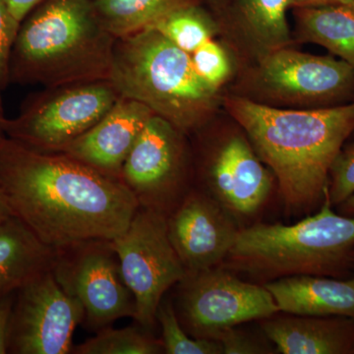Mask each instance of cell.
Wrapping results in <instances>:
<instances>
[{"instance_id":"obj_1","label":"cell","mask_w":354,"mask_h":354,"mask_svg":"<svg viewBox=\"0 0 354 354\" xmlns=\"http://www.w3.org/2000/svg\"><path fill=\"white\" fill-rule=\"evenodd\" d=\"M0 187L12 215L44 243L62 249L113 241L139 208L120 179L60 152L0 137Z\"/></svg>"},{"instance_id":"obj_27","label":"cell","mask_w":354,"mask_h":354,"mask_svg":"<svg viewBox=\"0 0 354 354\" xmlns=\"http://www.w3.org/2000/svg\"><path fill=\"white\" fill-rule=\"evenodd\" d=\"M4 0H0V97L10 84V57L18 31Z\"/></svg>"},{"instance_id":"obj_9","label":"cell","mask_w":354,"mask_h":354,"mask_svg":"<svg viewBox=\"0 0 354 354\" xmlns=\"http://www.w3.org/2000/svg\"><path fill=\"white\" fill-rule=\"evenodd\" d=\"M186 137L155 114L147 122L120 174L139 207L169 216L189 192L192 157Z\"/></svg>"},{"instance_id":"obj_35","label":"cell","mask_w":354,"mask_h":354,"mask_svg":"<svg viewBox=\"0 0 354 354\" xmlns=\"http://www.w3.org/2000/svg\"><path fill=\"white\" fill-rule=\"evenodd\" d=\"M200 1H202V0H200ZM203 1L209 2L212 6H220L225 4V2H227V0H203Z\"/></svg>"},{"instance_id":"obj_5","label":"cell","mask_w":354,"mask_h":354,"mask_svg":"<svg viewBox=\"0 0 354 354\" xmlns=\"http://www.w3.org/2000/svg\"><path fill=\"white\" fill-rule=\"evenodd\" d=\"M227 258L234 269L265 278L344 279L354 269V216L335 213L325 191L318 213L299 223H258L239 230Z\"/></svg>"},{"instance_id":"obj_20","label":"cell","mask_w":354,"mask_h":354,"mask_svg":"<svg viewBox=\"0 0 354 354\" xmlns=\"http://www.w3.org/2000/svg\"><path fill=\"white\" fill-rule=\"evenodd\" d=\"M295 37L319 44L354 68V2L295 8Z\"/></svg>"},{"instance_id":"obj_21","label":"cell","mask_w":354,"mask_h":354,"mask_svg":"<svg viewBox=\"0 0 354 354\" xmlns=\"http://www.w3.org/2000/svg\"><path fill=\"white\" fill-rule=\"evenodd\" d=\"M200 0H93L102 27L115 39L152 27L172 9Z\"/></svg>"},{"instance_id":"obj_7","label":"cell","mask_w":354,"mask_h":354,"mask_svg":"<svg viewBox=\"0 0 354 354\" xmlns=\"http://www.w3.org/2000/svg\"><path fill=\"white\" fill-rule=\"evenodd\" d=\"M120 95L111 80L44 88L7 118L6 136L41 152H59L106 115Z\"/></svg>"},{"instance_id":"obj_33","label":"cell","mask_w":354,"mask_h":354,"mask_svg":"<svg viewBox=\"0 0 354 354\" xmlns=\"http://www.w3.org/2000/svg\"><path fill=\"white\" fill-rule=\"evenodd\" d=\"M337 207L342 215L354 216V194Z\"/></svg>"},{"instance_id":"obj_22","label":"cell","mask_w":354,"mask_h":354,"mask_svg":"<svg viewBox=\"0 0 354 354\" xmlns=\"http://www.w3.org/2000/svg\"><path fill=\"white\" fill-rule=\"evenodd\" d=\"M149 29L160 32L185 53H194L220 32L216 21L200 2H190L172 9Z\"/></svg>"},{"instance_id":"obj_24","label":"cell","mask_w":354,"mask_h":354,"mask_svg":"<svg viewBox=\"0 0 354 354\" xmlns=\"http://www.w3.org/2000/svg\"><path fill=\"white\" fill-rule=\"evenodd\" d=\"M156 319L162 329L160 342L167 354L223 353L220 342L191 337L181 325L171 304L160 302Z\"/></svg>"},{"instance_id":"obj_31","label":"cell","mask_w":354,"mask_h":354,"mask_svg":"<svg viewBox=\"0 0 354 354\" xmlns=\"http://www.w3.org/2000/svg\"><path fill=\"white\" fill-rule=\"evenodd\" d=\"M291 8H304L329 6V4L351 3L354 0H290Z\"/></svg>"},{"instance_id":"obj_14","label":"cell","mask_w":354,"mask_h":354,"mask_svg":"<svg viewBox=\"0 0 354 354\" xmlns=\"http://www.w3.org/2000/svg\"><path fill=\"white\" fill-rule=\"evenodd\" d=\"M203 174L215 196L239 215L256 213L271 192L272 171L241 135L218 147L203 165Z\"/></svg>"},{"instance_id":"obj_34","label":"cell","mask_w":354,"mask_h":354,"mask_svg":"<svg viewBox=\"0 0 354 354\" xmlns=\"http://www.w3.org/2000/svg\"><path fill=\"white\" fill-rule=\"evenodd\" d=\"M6 121L7 118L6 116V113H4L1 97H0V137L6 135V132L4 131H6Z\"/></svg>"},{"instance_id":"obj_11","label":"cell","mask_w":354,"mask_h":354,"mask_svg":"<svg viewBox=\"0 0 354 354\" xmlns=\"http://www.w3.org/2000/svg\"><path fill=\"white\" fill-rule=\"evenodd\" d=\"M178 316L191 337L216 341L223 330L279 311L265 286L213 269L186 274L178 283Z\"/></svg>"},{"instance_id":"obj_4","label":"cell","mask_w":354,"mask_h":354,"mask_svg":"<svg viewBox=\"0 0 354 354\" xmlns=\"http://www.w3.org/2000/svg\"><path fill=\"white\" fill-rule=\"evenodd\" d=\"M109 80L120 97L145 104L187 136L201 131L223 102L189 53L153 29L116 39Z\"/></svg>"},{"instance_id":"obj_26","label":"cell","mask_w":354,"mask_h":354,"mask_svg":"<svg viewBox=\"0 0 354 354\" xmlns=\"http://www.w3.org/2000/svg\"><path fill=\"white\" fill-rule=\"evenodd\" d=\"M332 206H339L354 194V143L344 144L330 169L326 190Z\"/></svg>"},{"instance_id":"obj_19","label":"cell","mask_w":354,"mask_h":354,"mask_svg":"<svg viewBox=\"0 0 354 354\" xmlns=\"http://www.w3.org/2000/svg\"><path fill=\"white\" fill-rule=\"evenodd\" d=\"M288 8L290 0H237L235 28L253 62L291 46Z\"/></svg>"},{"instance_id":"obj_16","label":"cell","mask_w":354,"mask_h":354,"mask_svg":"<svg viewBox=\"0 0 354 354\" xmlns=\"http://www.w3.org/2000/svg\"><path fill=\"white\" fill-rule=\"evenodd\" d=\"M263 330L281 353H354V319L349 317H286L266 321Z\"/></svg>"},{"instance_id":"obj_29","label":"cell","mask_w":354,"mask_h":354,"mask_svg":"<svg viewBox=\"0 0 354 354\" xmlns=\"http://www.w3.org/2000/svg\"><path fill=\"white\" fill-rule=\"evenodd\" d=\"M15 295H8L0 300V354H7L9 351V339H10L11 317Z\"/></svg>"},{"instance_id":"obj_2","label":"cell","mask_w":354,"mask_h":354,"mask_svg":"<svg viewBox=\"0 0 354 354\" xmlns=\"http://www.w3.org/2000/svg\"><path fill=\"white\" fill-rule=\"evenodd\" d=\"M291 209L322 205L335 157L354 133V102L330 108H272L236 95L223 97Z\"/></svg>"},{"instance_id":"obj_32","label":"cell","mask_w":354,"mask_h":354,"mask_svg":"<svg viewBox=\"0 0 354 354\" xmlns=\"http://www.w3.org/2000/svg\"><path fill=\"white\" fill-rule=\"evenodd\" d=\"M12 216V212H11L10 208H9L6 195H4L3 191H2L1 187H0V223Z\"/></svg>"},{"instance_id":"obj_28","label":"cell","mask_w":354,"mask_h":354,"mask_svg":"<svg viewBox=\"0 0 354 354\" xmlns=\"http://www.w3.org/2000/svg\"><path fill=\"white\" fill-rule=\"evenodd\" d=\"M216 342H220L223 353L251 354L262 353V348L256 342L251 341L245 335L234 328L223 330L218 335Z\"/></svg>"},{"instance_id":"obj_17","label":"cell","mask_w":354,"mask_h":354,"mask_svg":"<svg viewBox=\"0 0 354 354\" xmlns=\"http://www.w3.org/2000/svg\"><path fill=\"white\" fill-rule=\"evenodd\" d=\"M279 311L295 316H344L354 319V278L283 277L266 283Z\"/></svg>"},{"instance_id":"obj_23","label":"cell","mask_w":354,"mask_h":354,"mask_svg":"<svg viewBox=\"0 0 354 354\" xmlns=\"http://www.w3.org/2000/svg\"><path fill=\"white\" fill-rule=\"evenodd\" d=\"M145 328L129 326L114 329L111 326L95 332V337L74 346L73 354H158L164 353L160 339Z\"/></svg>"},{"instance_id":"obj_6","label":"cell","mask_w":354,"mask_h":354,"mask_svg":"<svg viewBox=\"0 0 354 354\" xmlns=\"http://www.w3.org/2000/svg\"><path fill=\"white\" fill-rule=\"evenodd\" d=\"M236 88L234 95L272 108H330L354 102V68L286 46L254 60Z\"/></svg>"},{"instance_id":"obj_3","label":"cell","mask_w":354,"mask_h":354,"mask_svg":"<svg viewBox=\"0 0 354 354\" xmlns=\"http://www.w3.org/2000/svg\"><path fill=\"white\" fill-rule=\"evenodd\" d=\"M115 41L93 0H39L14 39L10 84L50 88L109 80Z\"/></svg>"},{"instance_id":"obj_30","label":"cell","mask_w":354,"mask_h":354,"mask_svg":"<svg viewBox=\"0 0 354 354\" xmlns=\"http://www.w3.org/2000/svg\"><path fill=\"white\" fill-rule=\"evenodd\" d=\"M39 0H4L11 17L18 27L25 16L39 3Z\"/></svg>"},{"instance_id":"obj_15","label":"cell","mask_w":354,"mask_h":354,"mask_svg":"<svg viewBox=\"0 0 354 354\" xmlns=\"http://www.w3.org/2000/svg\"><path fill=\"white\" fill-rule=\"evenodd\" d=\"M153 115L145 104L120 97L99 122L59 152L120 179L123 164Z\"/></svg>"},{"instance_id":"obj_25","label":"cell","mask_w":354,"mask_h":354,"mask_svg":"<svg viewBox=\"0 0 354 354\" xmlns=\"http://www.w3.org/2000/svg\"><path fill=\"white\" fill-rule=\"evenodd\" d=\"M198 76L209 87L221 91L232 74V58L215 39H209L190 55Z\"/></svg>"},{"instance_id":"obj_36","label":"cell","mask_w":354,"mask_h":354,"mask_svg":"<svg viewBox=\"0 0 354 354\" xmlns=\"http://www.w3.org/2000/svg\"><path fill=\"white\" fill-rule=\"evenodd\" d=\"M353 134H354V133H353Z\"/></svg>"},{"instance_id":"obj_8","label":"cell","mask_w":354,"mask_h":354,"mask_svg":"<svg viewBox=\"0 0 354 354\" xmlns=\"http://www.w3.org/2000/svg\"><path fill=\"white\" fill-rule=\"evenodd\" d=\"M111 243L136 302L134 320L152 330L165 293L186 276L169 239L167 216L139 207L127 230Z\"/></svg>"},{"instance_id":"obj_10","label":"cell","mask_w":354,"mask_h":354,"mask_svg":"<svg viewBox=\"0 0 354 354\" xmlns=\"http://www.w3.org/2000/svg\"><path fill=\"white\" fill-rule=\"evenodd\" d=\"M53 276L84 308V326L92 332L121 318L135 319L136 302L122 274L111 241L97 239L58 249Z\"/></svg>"},{"instance_id":"obj_12","label":"cell","mask_w":354,"mask_h":354,"mask_svg":"<svg viewBox=\"0 0 354 354\" xmlns=\"http://www.w3.org/2000/svg\"><path fill=\"white\" fill-rule=\"evenodd\" d=\"M84 317L82 305L53 272H43L16 292L8 353H71L74 330Z\"/></svg>"},{"instance_id":"obj_18","label":"cell","mask_w":354,"mask_h":354,"mask_svg":"<svg viewBox=\"0 0 354 354\" xmlns=\"http://www.w3.org/2000/svg\"><path fill=\"white\" fill-rule=\"evenodd\" d=\"M58 249L44 243L23 221L10 216L0 223V300L53 270Z\"/></svg>"},{"instance_id":"obj_13","label":"cell","mask_w":354,"mask_h":354,"mask_svg":"<svg viewBox=\"0 0 354 354\" xmlns=\"http://www.w3.org/2000/svg\"><path fill=\"white\" fill-rule=\"evenodd\" d=\"M167 230L186 274L215 268L227 258L239 232L220 205L196 189L167 216Z\"/></svg>"}]
</instances>
